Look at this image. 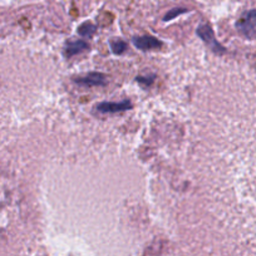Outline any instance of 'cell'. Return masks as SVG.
Instances as JSON below:
<instances>
[{"instance_id":"1","label":"cell","mask_w":256,"mask_h":256,"mask_svg":"<svg viewBox=\"0 0 256 256\" xmlns=\"http://www.w3.org/2000/svg\"><path fill=\"white\" fill-rule=\"evenodd\" d=\"M238 29L246 36H256V10L248 12L238 22Z\"/></svg>"},{"instance_id":"2","label":"cell","mask_w":256,"mask_h":256,"mask_svg":"<svg viewBox=\"0 0 256 256\" xmlns=\"http://www.w3.org/2000/svg\"><path fill=\"white\" fill-rule=\"evenodd\" d=\"M198 34L208 44V46H210L212 50L218 52V53L225 52V48H224L220 43H218V40L215 39V36H214V32L212 29L210 28V26H208V24L201 26L200 28L198 29Z\"/></svg>"},{"instance_id":"3","label":"cell","mask_w":256,"mask_h":256,"mask_svg":"<svg viewBox=\"0 0 256 256\" xmlns=\"http://www.w3.org/2000/svg\"><path fill=\"white\" fill-rule=\"evenodd\" d=\"M134 44L138 49H142V50H148V49H154L160 48L162 46V42H160L158 39L154 38V36H136L134 38Z\"/></svg>"},{"instance_id":"4","label":"cell","mask_w":256,"mask_h":256,"mask_svg":"<svg viewBox=\"0 0 256 256\" xmlns=\"http://www.w3.org/2000/svg\"><path fill=\"white\" fill-rule=\"evenodd\" d=\"M131 107L132 104L128 102V100H123V102H120V103H112V102L100 103V104H98L97 110H100V112L112 113V112H120V110H126Z\"/></svg>"},{"instance_id":"5","label":"cell","mask_w":256,"mask_h":256,"mask_svg":"<svg viewBox=\"0 0 256 256\" xmlns=\"http://www.w3.org/2000/svg\"><path fill=\"white\" fill-rule=\"evenodd\" d=\"M76 83L82 86H88V87H92V86H100L106 83V77L100 73H90V74L86 76V77L76 78Z\"/></svg>"},{"instance_id":"6","label":"cell","mask_w":256,"mask_h":256,"mask_svg":"<svg viewBox=\"0 0 256 256\" xmlns=\"http://www.w3.org/2000/svg\"><path fill=\"white\" fill-rule=\"evenodd\" d=\"M88 48L87 43L83 40H76V42H70L66 46V56H72L74 54L80 53V52L86 50Z\"/></svg>"},{"instance_id":"7","label":"cell","mask_w":256,"mask_h":256,"mask_svg":"<svg viewBox=\"0 0 256 256\" xmlns=\"http://www.w3.org/2000/svg\"><path fill=\"white\" fill-rule=\"evenodd\" d=\"M96 32V26L90 23H84L78 28V33L82 36H92Z\"/></svg>"},{"instance_id":"8","label":"cell","mask_w":256,"mask_h":256,"mask_svg":"<svg viewBox=\"0 0 256 256\" xmlns=\"http://www.w3.org/2000/svg\"><path fill=\"white\" fill-rule=\"evenodd\" d=\"M110 48H112L113 53L122 54L127 48V44H126V42L120 40V39H116V40L110 42Z\"/></svg>"},{"instance_id":"9","label":"cell","mask_w":256,"mask_h":256,"mask_svg":"<svg viewBox=\"0 0 256 256\" xmlns=\"http://www.w3.org/2000/svg\"><path fill=\"white\" fill-rule=\"evenodd\" d=\"M184 13H187L186 9H178V8L174 9V10L168 12V13L166 14V16H164V22L171 20V19L176 18L177 16H181V14H184Z\"/></svg>"},{"instance_id":"10","label":"cell","mask_w":256,"mask_h":256,"mask_svg":"<svg viewBox=\"0 0 256 256\" xmlns=\"http://www.w3.org/2000/svg\"><path fill=\"white\" fill-rule=\"evenodd\" d=\"M154 80V76H151V77H138L137 78V82L142 83L144 86L152 84V82Z\"/></svg>"}]
</instances>
